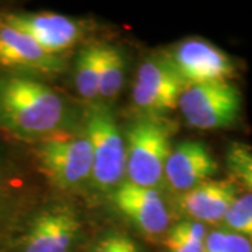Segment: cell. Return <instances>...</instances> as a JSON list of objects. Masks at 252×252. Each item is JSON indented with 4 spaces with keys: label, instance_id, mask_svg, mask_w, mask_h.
Here are the masks:
<instances>
[{
    "label": "cell",
    "instance_id": "obj_1",
    "mask_svg": "<svg viewBox=\"0 0 252 252\" xmlns=\"http://www.w3.org/2000/svg\"><path fill=\"white\" fill-rule=\"evenodd\" d=\"M64 104L45 83L26 74H0V126L20 137L49 135L62 124Z\"/></svg>",
    "mask_w": 252,
    "mask_h": 252
},
{
    "label": "cell",
    "instance_id": "obj_2",
    "mask_svg": "<svg viewBox=\"0 0 252 252\" xmlns=\"http://www.w3.org/2000/svg\"><path fill=\"white\" fill-rule=\"evenodd\" d=\"M171 124L161 117H143L126 133V174L129 182L154 188L164 177L171 153Z\"/></svg>",
    "mask_w": 252,
    "mask_h": 252
},
{
    "label": "cell",
    "instance_id": "obj_3",
    "mask_svg": "<svg viewBox=\"0 0 252 252\" xmlns=\"http://www.w3.org/2000/svg\"><path fill=\"white\" fill-rule=\"evenodd\" d=\"M86 137L93 152L91 175L101 190L118 188L126 172V147L111 109L93 105L86 115Z\"/></svg>",
    "mask_w": 252,
    "mask_h": 252
},
{
    "label": "cell",
    "instance_id": "obj_4",
    "mask_svg": "<svg viewBox=\"0 0 252 252\" xmlns=\"http://www.w3.org/2000/svg\"><path fill=\"white\" fill-rule=\"evenodd\" d=\"M241 105V93L231 81L190 84L178 99V108L187 124L200 130L233 126L240 118Z\"/></svg>",
    "mask_w": 252,
    "mask_h": 252
},
{
    "label": "cell",
    "instance_id": "obj_5",
    "mask_svg": "<svg viewBox=\"0 0 252 252\" xmlns=\"http://www.w3.org/2000/svg\"><path fill=\"white\" fill-rule=\"evenodd\" d=\"M36 157L41 170L58 188L70 189L91 175L93 152L86 135H48L38 146Z\"/></svg>",
    "mask_w": 252,
    "mask_h": 252
},
{
    "label": "cell",
    "instance_id": "obj_6",
    "mask_svg": "<svg viewBox=\"0 0 252 252\" xmlns=\"http://www.w3.org/2000/svg\"><path fill=\"white\" fill-rule=\"evenodd\" d=\"M185 81L170 61L168 55L149 58L139 67L132 89V101L144 117H161L178 107Z\"/></svg>",
    "mask_w": 252,
    "mask_h": 252
},
{
    "label": "cell",
    "instance_id": "obj_7",
    "mask_svg": "<svg viewBox=\"0 0 252 252\" xmlns=\"http://www.w3.org/2000/svg\"><path fill=\"white\" fill-rule=\"evenodd\" d=\"M168 58L187 86L230 81L235 74L234 61L223 49L202 38L182 41Z\"/></svg>",
    "mask_w": 252,
    "mask_h": 252
},
{
    "label": "cell",
    "instance_id": "obj_8",
    "mask_svg": "<svg viewBox=\"0 0 252 252\" xmlns=\"http://www.w3.org/2000/svg\"><path fill=\"white\" fill-rule=\"evenodd\" d=\"M111 196L118 210L144 234L160 235L167 231L170 215L156 189L127 181L114 189Z\"/></svg>",
    "mask_w": 252,
    "mask_h": 252
},
{
    "label": "cell",
    "instance_id": "obj_9",
    "mask_svg": "<svg viewBox=\"0 0 252 252\" xmlns=\"http://www.w3.org/2000/svg\"><path fill=\"white\" fill-rule=\"evenodd\" d=\"M10 27L27 34L45 52L58 55L80 38L77 21L56 13H11L1 18Z\"/></svg>",
    "mask_w": 252,
    "mask_h": 252
},
{
    "label": "cell",
    "instance_id": "obj_10",
    "mask_svg": "<svg viewBox=\"0 0 252 252\" xmlns=\"http://www.w3.org/2000/svg\"><path fill=\"white\" fill-rule=\"evenodd\" d=\"M217 171L216 158L206 144L189 140L172 149L164 167V177L172 190L184 193L213 180Z\"/></svg>",
    "mask_w": 252,
    "mask_h": 252
},
{
    "label": "cell",
    "instance_id": "obj_11",
    "mask_svg": "<svg viewBox=\"0 0 252 252\" xmlns=\"http://www.w3.org/2000/svg\"><path fill=\"white\" fill-rule=\"evenodd\" d=\"M0 66L20 74L58 73L63 69V61L58 55L45 52L31 36L0 20Z\"/></svg>",
    "mask_w": 252,
    "mask_h": 252
},
{
    "label": "cell",
    "instance_id": "obj_12",
    "mask_svg": "<svg viewBox=\"0 0 252 252\" xmlns=\"http://www.w3.org/2000/svg\"><path fill=\"white\" fill-rule=\"evenodd\" d=\"M233 180H209L188 192L180 193L177 207L198 223H219L238 196Z\"/></svg>",
    "mask_w": 252,
    "mask_h": 252
},
{
    "label": "cell",
    "instance_id": "obj_13",
    "mask_svg": "<svg viewBox=\"0 0 252 252\" xmlns=\"http://www.w3.org/2000/svg\"><path fill=\"white\" fill-rule=\"evenodd\" d=\"M125 59L122 52L112 45H99L98 95L112 98L124 86Z\"/></svg>",
    "mask_w": 252,
    "mask_h": 252
},
{
    "label": "cell",
    "instance_id": "obj_14",
    "mask_svg": "<svg viewBox=\"0 0 252 252\" xmlns=\"http://www.w3.org/2000/svg\"><path fill=\"white\" fill-rule=\"evenodd\" d=\"M74 83L83 98L94 99L98 95L99 45H87L79 52L74 64Z\"/></svg>",
    "mask_w": 252,
    "mask_h": 252
},
{
    "label": "cell",
    "instance_id": "obj_15",
    "mask_svg": "<svg viewBox=\"0 0 252 252\" xmlns=\"http://www.w3.org/2000/svg\"><path fill=\"white\" fill-rule=\"evenodd\" d=\"M206 237V228L202 223L185 220L172 227L164 244L168 252H203Z\"/></svg>",
    "mask_w": 252,
    "mask_h": 252
},
{
    "label": "cell",
    "instance_id": "obj_16",
    "mask_svg": "<svg viewBox=\"0 0 252 252\" xmlns=\"http://www.w3.org/2000/svg\"><path fill=\"white\" fill-rule=\"evenodd\" d=\"M223 221L228 231L241 235L252 243V192L238 195L225 212Z\"/></svg>",
    "mask_w": 252,
    "mask_h": 252
},
{
    "label": "cell",
    "instance_id": "obj_17",
    "mask_svg": "<svg viewBox=\"0 0 252 252\" xmlns=\"http://www.w3.org/2000/svg\"><path fill=\"white\" fill-rule=\"evenodd\" d=\"M225 164L235 180L252 192V147L244 143H233L225 153Z\"/></svg>",
    "mask_w": 252,
    "mask_h": 252
},
{
    "label": "cell",
    "instance_id": "obj_18",
    "mask_svg": "<svg viewBox=\"0 0 252 252\" xmlns=\"http://www.w3.org/2000/svg\"><path fill=\"white\" fill-rule=\"evenodd\" d=\"M79 231V221L72 212L66 209L55 210L52 252H69L70 245Z\"/></svg>",
    "mask_w": 252,
    "mask_h": 252
},
{
    "label": "cell",
    "instance_id": "obj_19",
    "mask_svg": "<svg viewBox=\"0 0 252 252\" xmlns=\"http://www.w3.org/2000/svg\"><path fill=\"white\" fill-rule=\"evenodd\" d=\"M55 210L39 215L31 227L24 252H52Z\"/></svg>",
    "mask_w": 252,
    "mask_h": 252
},
{
    "label": "cell",
    "instance_id": "obj_20",
    "mask_svg": "<svg viewBox=\"0 0 252 252\" xmlns=\"http://www.w3.org/2000/svg\"><path fill=\"white\" fill-rule=\"evenodd\" d=\"M203 252H252V243L228 230H215L207 234Z\"/></svg>",
    "mask_w": 252,
    "mask_h": 252
},
{
    "label": "cell",
    "instance_id": "obj_21",
    "mask_svg": "<svg viewBox=\"0 0 252 252\" xmlns=\"http://www.w3.org/2000/svg\"><path fill=\"white\" fill-rule=\"evenodd\" d=\"M126 237L122 235H112L99 243L98 248L95 252H122L126 243Z\"/></svg>",
    "mask_w": 252,
    "mask_h": 252
},
{
    "label": "cell",
    "instance_id": "obj_22",
    "mask_svg": "<svg viewBox=\"0 0 252 252\" xmlns=\"http://www.w3.org/2000/svg\"><path fill=\"white\" fill-rule=\"evenodd\" d=\"M122 252H139L137 251V248H136V245L129 238L126 240L125 243V247H124V250H122Z\"/></svg>",
    "mask_w": 252,
    "mask_h": 252
}]
</instances>
